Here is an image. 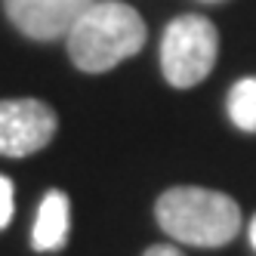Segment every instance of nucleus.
<instances>
[{"mask_svg": "<svg viewBox=\"0 0 256 256\" xmlns=\"http://www.w3.org/2000/svg\"><path fill=\"white\" fill-rule=\"evenodd\" d=\"M158 226L188 247H222L241 232V207L222 192L176 186L154 204Z\"/></svg>", "mask_w": 256, "mask_h": 256, "instance_id": "nucleus-2", "label": "nucleus"}, {"mask_svg": "<svg viewBox=\"0 0 256 256\" xmlns=\"http://www.w3.org/2000/svg\"><path fill=\"white\" fill-rule=\"evenodd\" d=\"M219 34L204 16H179L167 25L160 40V68L167 84L188 90L200 84L216 65Z\"/></svg>", "mask_w": 256, "mask_h": 256, "instance_id": "nucleus-3", "label": "nucleus"}, {"mask_svg": "<svg viewBox=\"0 0 256 256\" xmlns=\"http://www.w3.org/2000/svg\"><path fill=\"white\" fill-rule=\"evenodd\" d=\"M210 4H216V0H210Z\"/></svg>", "mask_w": 256, "mask_h": 256, "instance_id": "nucleus-11", "label": "nucleus"}, {"mask_svg": "<svg viewBox=\"0 0 256 256\" xmlns=\"http://www.w3.org/2000/svg\"><path fill=\"white\" fill-rule=\"evenodd\" d=\"M56 136V112L40 99H0V154L28 158Z\"/></svg>", "mask_w": 256, "mask_h": 256, "instance_id": "nucleus-4", "label": "nucleus"}, {"mask_svg": "<svg viewBox=\"0 0 256 256\" xmlns=\"http://www.w3.org/2000/svg\"><path fill=\"white\" fill-rule=\"evenodd\" d=\"M93 0H4L10 22L31 40H59Z\"/></svg>", "mask_w": 256, "mask_h": 256, "instance_id": "nucleus-5", "label": "nucleus"}, {"mask_svg": "<svg viewBox=\"0 0 256 256\" xmlns=\"http://www.w3.org/2000/svg\"><path fill=\"white\" fill-rule=\"evenodd\" d=\"M142 256H182V250L179 247H170V244H154V247H148Z\"/></svg>", "mask_w": 256, "mask_h": 256, "instance_id": "nucleus-9", "label": "nucleus"}, {"mask_svg": "<svg viewBox=\"0 0 256 256\" xmlns=\"http://www.w3.org/2000/svg\"><path fill=\"white\" fill-rule=\"evenodd\" d=\"M68 241V198L65 192L52 188L44 194L38 219H34V232H31V244L34 250H62Z\"/></svg>", "mask_w": 256, "mask_h": 256, "instance_id": "nucleus-6", "label": "nucleus"}, {"mask_svg": "<svg viewBox=\"0 0 256 256\" xmlns=\"http://www.w3.org/2000/svg\"><path fill=\"white\" fill-rule=\"evenodd\" d=\"M12 182L6 176H0V232H4L12 222V210H16V200H12Z\"/></svg>", "mask_w": 256, "mask_h": 256, "instance_id": "nucleus-8", "label": "nucleus"}, {"mask_svg": "<svg viewBox=\"0 0 256 256\" xmlns=\"http://www.w3.org/2000/svg\"><path fill=\"white\" fill-rule=\"evenodd\" d=\"M250 244H253V250H256V216L250 219Z\"/></svg>", "mask_w": 256, "mask_h": 256, "instance_id": "nucleus-10", "label": "nucleus"}, {"mask_svg": "<svg viewBox=\"0 0 256 256\" xmlns=\"http://www.w3.org/2000/svg\"><path fill=\"white\" fill-rule=\"evenodd\" d=\"M228 118L238 130L256 133V78H244L228 90Z\"/></svg>", "mask_w": 256, "mask_h": 256, "instance_id": "nucleus-7", "label": "nucleus"}, {"mask_svg": "<svg viewBox=\"0 0 256 256\" xmlns=\"http://www.w3.org/2000/svg\"><path fill=\"white\" fill-rule=\"evenodd\" d=\"M68 56L86 74H102L136 56L145 44L142 16L120 0H93L68 28Z\"/></svg>", "mask_w": 256, "mask_h": 256, "instance_id": "nucleus-1", "label": "nucleus"}]
</instances>
